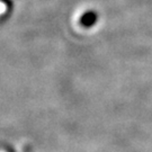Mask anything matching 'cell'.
I'll return each mask as SVG.
<instances>
[{
	"label": "cell",
	"mask_w": 152,
	"mask_h": 152,
	"mask_svg": "<svg viewBox=\"0 0 152 152\" xmlns=\"http://www.w3.org/2000/svg\"><path fill=\"white\" fill-rule=\"evenodd\" d=\"M97 20V15L94 12H87L81 18V24L83 25V27H91V25H94Z\"/></svg>",
	"instance_id": "cell-1"
},
{
	"label": "cell",
	"mask_w": 152,
	"mask_h": 152,
	"mask_svg": "<svg viewBox=\"0 0 152 152\" xmlns=\"http://www.w3.org/2000/svg\"><path fill=\"white\" fill-rule=\"evenodd\" d=\"M0 152H5V151H0Z\"/></svg>",
	"instance_id": "cell-2"
}]
</instances>
